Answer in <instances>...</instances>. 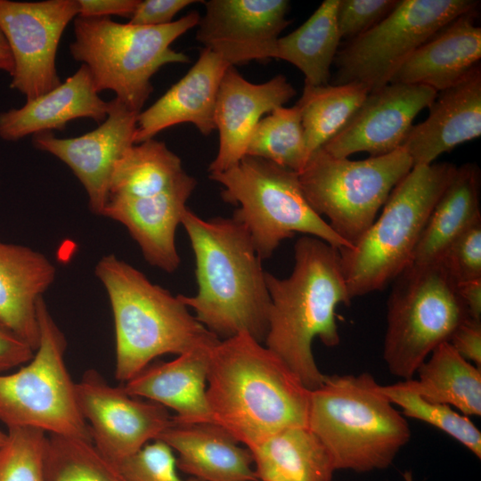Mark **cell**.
<instances>
[{
    "label": "cell",
    "mask_w": 481,
    "mask_h": 481,
    "mask_svg": "<svg viewBox=\"0 0 481 481\" xmlns=\"http://www.w3.org/2000/svg\"><path fill=\"white\" fill-rule=\"evenodd\" d=\"M207 381L214 422L249 450L283 429L307 426L311 390L247 333L213 347Z\"/></svg>",
    "instance_id": "obj_1"
},
{
    "label": "cell",
    "mask_w": 481,
    "mask_h": 481,
    "mask_svg": "<svg viewBox=\"0 0 481 481\" xmlns=\"http://www.w3.org/2000/svg\"><path fill=\"white\" fill-rule=\"evenodd\" d=\"M181 224L194 253L198 289L179 298L220 340L247 333L264 342L271 298L262 259L246 229L233 217L202 219L189 208Z\"/></svg>",
    "instance_id": "obj_2"
},
{
    "label": "cell",
    "mask_w": 481,
    "mask_h": 481,
    "mask_svg": "<svg viewBox=\"0 0 481 481\" xmlns=\"http://www.w3.org/2000/svg\"><path fill=\"white\" fill-rule=\"evenodd\" d=\"M294 257L289 277L265 273L271 308L264 343L314 390L325 375L315 363L313 341L318 338L327 346L338 345L336 310L340 304L350 305L352 298L338 249L304 235L295 243Z\"/></svg>",
    "instance_id": "obj_3"
},
{
    "label": "cell",
    "mask_w": 481,
    "mask_h": 481,
    "mask_svg": "<svg viewBox=\"0 0 481 481\" xmlns=\"http://www.w3.org/2000/svg\"><path fill=\"white\" fill-rule=\"evenodd\" d=\"M94 273L112 311L117 380L128 381L161 355L212 348L220 341L178 295L152 283L114 254L103 256Z\"/></svg>",
    "instance_id": "obj_4"
},
{
    "label": "cell",
    "mask_w": 481,
    "mask_h": 481,
    "mask_svg": "<svg viewBox=\"0 0 481 481\" xmlns=\"http://www.w3.org/2000/svg\"><path fill=\"white\" fill-rule=\"evenodd\" d=\"M307 427L335 470L359 473L389 467L411 437L405 417L368 372L325 375L310 392Z\"/></svg>",
    "instance_id": "obj_5"
},
{
    "label": "cell",
    "mask_w": 481,
    "mask_h": 481,
    "mask_svg": "<svg viewBox=\"0 0 481 481\" xmlns=\"http://www.w3.org/2000/svg\"><path fill=\"white\" fill-rule=\"evenodd\" d=\"M456 167L448 162L413 166L361 238L338 250L352 299L382 289L412 264L428 218Z\"/></svg>",
    "instance_id": "obj_6"
},
{
    "label": "cell",
    "mask_w": 481,
    "mask_h": 481,
    "mask_svg": "<svg viewBox=\"0 0 481 481\" xmlns=\"http://www.w3.org/2000/svg\"><path fill=\"white\" fill-rule=\"evenodd\" d=\"M193 11L169 24L155 27L119 23L109 17L74 19L72 57L86 65L97 92L113 91L130 110L140 113L153 91L151 77L168 63H185L189 57L170 46L198 26Z\"/></svg>",
    "instance_id": "obj_7"
},
{
    "label": "cell",
    "mask_w": 481,
    "mask_h": 481,
    "mask_svg": "<svg viewBox=\"0 0 481 481\" xmlns=\"http://www.w3.org/2000/svg\"><path fill=\"white\" fill-rule=\"evenodd\" d=\"M209 177L223 185L222 199L238 206L232 217L246 229L262 260L296 233L318 238L338 250L350 247L312 208L295 171L245 156Z\"/></svg>",
    "instance_id": "obj_8"
},
{
    "label": "cell",
    "mask_w": 481,
    "mask_h": 481,
    "mask_svg": "<svg viewBox=\"0 0 481 481\" xmlns=\"http://www.w3.org/2000/svg\"><path fill=\"white\" fill-rule=\"evenodd\" d=\"M37 320L39 342L32 358L14 372L0 373V421L7 428L92 441L65 363L67 339L44 298L37 303Z\"/></svg>",
    "instance_id": "obj_9"
},
{
    "label": "cell",
    "mask_w": 481,
    "mask_h": 481,
    "mask_svg": "<svg viewBox=\"0 0 481 481\" xmlns=\"http://www.w3.org/2000/svg\"><path fill=\"white\" fill-rule=\"evenodd\" d=\"M394 281L383 358L391 374L407 380L469 315L440 261L411 264Z\"/></svg>",
    "instance_id": "obj_10"
},
{
    "label": "cell",
    "mask_w": 481,
    "mask_h": 481,
    "mask_svg": "<svg viewBox=\"0 0 481 481\" xmlns=\"http://www.w3.org/2000/svg\"><path fill=\"white\" fill-rule=\"evenodd\" d=\"M406 151L361 160L334 157L319 149L298 173L312 208L351 247L376 219L390 192L412 168Z\"/></svg>",
    "instance_id": "obj_11"
},
{
    "label": "cell",
    "mask_w": 481,
    "mask_h": 481,
    "mask_svg": "<svg viewBox=\"0 0 481 481\" xmlns=\"http://www.w3.org/2000/svg\"><path fill=\"white\" fill-rule=\"evenodd\" d=\"M475 0H399L395 9L338 51L334 85L358 83L370 92L387 84L421 45L457 17L477 10Z\"/></svg>",
    "instance_id": "obj_12"
},
{
    "label": "cell",
    "mask_w": 481,
    "mask_h": 481,
    "mask_svg": "<svg viewBox=\"0 0 481 481\" xmlns=\"http://www.w3.org/2000/svg\"><path fill=\"white\" fill-rule=\"evenodd\" d=\"M77 15V0H0V29L14 61L11 87L27 100L61 84L55 65L57 48L64 29Z\"/></svg>",
    "instance_id": "obj_13"
},
{
    "label": "cell",
    "mask_w": 481,
    "mask_h": 481,
    "mask_svg": "<svg viewBox=\"0 0 481 481\" xmlns=\"http://www.w3.org/2000/svg\"><path fill=\"white\" fill-rule=\"evenodd\" d=\"M76 395L94 444L115 464L157 440L172 420L164 406L110 385L94 369L76 382Z\"/></svg>",
    "instance_id": "obj_14"
},
{
    "label": "cell",
    "mask_w": 481,
    "mask_h": 481,
    "mask_svg": "<svg viewBox=\"0 0 481 481\" xmlns=\"http://www.w3.org/2000/svg\"><path fill=\"white\" fill-rule=\"evenodd\" d=\"M196 39L230 66L274 58L281 32L288 26L286 0L203 2Z\"/></svg>",
    "instance_id": "obj_15"
},
{
    "label": "cell",
    "mask_w": 481,
    "mask_h": 481,
    "mask_svg": "<svg viewBox=\"0 0 481 481\" xmlns=\"http://www.w3.org/2000/svg\"><path fill=\"white\" fill-rule=\"evenodd\" d=\"M138 112L120 100L109 102L106 119L81 136L58 138L52 132L33 135V145L64 162L84 186L90 211L102 215L117 161L135 144Z\"/></svg>",
    "instance_id": "obj_16"
},
{
    "label": "cell",
    "mask_w": 481,
    "mask_h": 481,
    "mask_svg": "<svg viewBox=\"0 0 481 481\" xmlns=\"http://www.w3.org/2000/svg\"><path fill=\"white\" fill-rule=\"evenodd\" d=\"M437 93L423 86L389 83L370 92L345 126L322 148L338 158L364 151L371 157L400 148L415 117Z\"/></svg>",
    "instance_id": "obj_17"
},
{
    "label": "cell",
    "mask_w": 481,
    "mask_h": 481,
    "mask_svg": "<svg viewBox=\"0 0 481 481\" xmlns=\"http://www.w3.org/2000/svg\"><path fill=\"white\" fill-rule=\"evenodd\" d=\"M295 94V88L281 74L265 83L254 84L233 66L228 67L216 98L215 122L219 147L208 167L209 174L237 165L246 156L249 138L263 115L282 107Z\"/></svg>",
    "instance_id": "obj_18"
},
{
    "label": "cell",
    "mask_w": 481,
    "mask_h": 481,
    "mask_svg": "<svg viewBox=\"0 0 481 481\" xmlns=\"http://www.w3.org/2000/svg\"><path fill=\"white\" fill-rule=\"evenodd\" d=\"M196 185L197 181L185 174L174 186L157 195H110L101 216L124 225L150 265L173 273L180 265L176 229Z\"/></svg>",
    "instance_id": "obj_19"
},
{
    "label": "cell",
    "mask_w": 481,
    "mask_h": 481,
    "mask_svg": "<svg viewBox=\"0 0 481 481\" xmlns=\"http://www.w3.org/2000/svg\"><path fill=\"white\" fill-rule=\"evenodd\" d=\"M428 110V118L412 126L401 146L413 166L433 164L441 154L480 136V65L452 86L438 92Z\"/></svg>",
    "instance_id": "obj_20"
},
{
    "label": "cell",
    "mask_w": 481,
    "mask_h": 481,
    "mask_svg": "<svg viewBox=\"0 0 481 481\" xmlns=\"http://www.w3.org/2000/svg\"><path fill=\"white\" fill-rule=\"evenodd\" d=\"M228 67L215 53L203 48L190 70L138 114L135 144L152 139L160 131L181 123L193 124L204 135L216 130V98Z\"/></svg>",
    "instance_id": "obj_21"
},
{
    "label": "cell",
    "mask_w": 481,
    "mask_h": 481,
    "mask_svg": "<svg viewBox=\"0 0 481 481\" xmlns=\"http://www.w3.org/2000/svg\"><path fill=\"white\" fill-rule=\"evenodd\" d=\"M477 9L442 28L398 68L390 83L423 86L436 93L462 79L479 64L481 28Z\"/></svg>",
    "instance_id": "obj_22"
},
{
    "label": "cell",
    "mask_w": 481,
    "mask_h": 481,
    "mask_svg": "<svg viewBox=\"0 0 481 481\" xmlns=\"http://www.w3.org/2000/svg\"><path fill=\"white\" fill-rule=\"evenodd\" d=\"M177 453L179 470L201 481H258L250 451L214 422L171 420L159 436Z\"/></svg>",
    "instance_id": "obj_23"
},
{
    "label": "cell",
    "mask_w": 481,
    "mask_h": 481,
    "mask_svg": "<svg viewBox=\"0 0 481 481\" xmlns=\"http://www.w3.org/2000/svg\"><path fill=\"white\" fill-rule=\"evenodd\" d=\"M212 349L197 348L168 362L151 363L123 387L134 396L173 410L172 419L176 422H214L207 400Z\"/></svg>",
    "instance_id": "obj_24"
},
{
    "label": "cell",
    "mask_w": 481,
    "mask_h": 481,
    "mask_svg": "<svg viewBox=\"0 0 481 481\" xmlns=\"http://www.w3.org/2000/svg\"><path fill=\"white\" fill-rule=\"evenodd\" d=\"M104 102L95 88L88 68L81 67L58 87L31 99L19 109L0 113V137L17 141L29 135L63 130L77 118H92L102 123L108 114Z\"/></svg>",
    "instance_id": "obj_25"
},
{
    "label": "cell",
    "mask_w": 481,
    "mask_h": 481,
    "mask_svg": "<svg viewBox=\"0 0 481 481\" xmlns=\"http://www.w3.org/2000/svg\"><path fill=\"white\" fill-rule=\"evenodd\" d=\"M55 277L54 265L42 252L0 241V321L34 351L39 342L37 303Z\"/></svg>",
    "instance_id": "obj_26"
},
{
    "label": "cell",
    "mask_w": 481,
    "mask_h": 481,
    "mask_svg": "<svg viewBox=\"0 0 481 481\" xmlns=\"http://www.w3.org/2000/svg\"><path fill=\"white\" fill-rule=\"evenodd\" d=\"M479 193L478 167L472 163L457 167L428 218L412 264L438 262L447 247L481 219Z\"/></svg>",
    "instance_id": "obj_27"
},
{
    "label": "cell",
    "mask_w": 481,
    "mask_h": 481,
    "mask_svg": "<svg viewBox=\"0 0 481 481\" xmlns=\"http://www.w3.org/2000/svg\"><path fill=\"white\" fill-rule=\"evenodd\" d=\"M249 451L258 481H331L336 471L307 426L283 429Z\"/></svg>",
    "instance_id": "obj_28"
},
{
    "label": "cell",
    "mask_w": 481,
    "mask_h": 481,
    "mask_svg": "<svg viewBox=\"0 0 481 481\" xmlns=\"http://www.w3.org/2000/svg\"><path fill=\"white\" fill-rule=\"evenodd\" d=\"M418 379L400 383L424 399L481 415V369L460 355L449 342L439 345L419 367Z\"/></svg>",
    "instance_id": "obj_29"
},
{
    "label": "cell",
    "mask_w": 481,
    "mask_h": 481,
    "mask_svg": "<svg viewBox=\"0 0 481 481\" xmlns=\"http://www.w3.org/2000/svg\"><path fill=\"white\" fill-rule=\"evenodd\" d=\"M338 2L323 1L306 21L277 41L274 59L296 66L306 85L329 84L330 66L341 41L337 23Z\"/></svg>",
    "instance_id": "obj_30"
},
{
    "label": "cell",
    "mask_w": 481,
    "mask_h": 481,
    "mask_svg": "<svg viewBox=\"0 0 481 481\" xmlns=\"http://www.w3.org/2000/svg\"><path fill=\"white\" fill-rule=\"evenodd\" d=\"M185 174L180 158L163 142L152 138L132 145L117 161L109 196L157 195L174 186Z\"/></svg>",
    "instance_id": "obj_31"
},
{
    "label": "cell",
    "mask_w": 481,
    "mask_h": 481,
    "mask_svg": "<svg viewBox=\"0 0 481 481\" xmlns=\"http://www.w3.org/2000/svg\"><path fill=\"white\" fill-rule=\"evenodd\" d=\"M369 91L358 83L313 86L305 84L297 102L308 157L322 148L347 123Z\"/></svg>",
    "instance_id": "obj_32"
},
{
    "label": "cell",
    "mask_w": 481,
    "mask_h": 481,
    "mask_svg": "<svg viewBox=\"0 0 481 481\" xmlns=\"http://www.w3.org/2000/svg\"><path fill=\"white\" fill-rule=\"evenodd\" d=\"M246 156L299 173L309 157L298 108L279 107L261 118L249 138Z\"/></svg>",
    "instance_id": "obj_33"
},
{
    "label": "cell",
    "mask_w": 481,
    "mask_h": 481,
    "mask_svg": "<svg viewBox=\"0 0 481 481\" xmlns=\"http://www.w3.org/2000/svg\"><path fill=\"white\" fill-rule=\"evenodd\" d=\"M46 481H127L90 440L47 435Z\"/></svg>",
    "instance_id": "obj_34"
},
{
    "label": "cell",
    "mask_w": 481,
    "mask_h": 481,
    "mask_svg": "<svg viewBox=\"0 0 481 481\" xmlns=\"http://www.w3.org/2000/svg\"><path fill=\"white\" fill-rule=\"evenodd\" d=\"M380 389L393 404L402 409L404 417L432 425L461 444L477 458H481V432L469 417L449 405L424 399L400 381L380 385Z\"/></svg>",
    "instance_id": "obj_35"
},
{
    "label": "cell",
    "mask_w": 481,
    "mask_h": 481,
    "mask_svg": "<svg viewBox=\"0 0 481 481\" xmlns=\"http://www.w3.org/2000/svg\"><path fill=\"white\" fill-rule=\"evenodd\" d=\"M6 433L0 446V481H46L47 434L29 428H10Z\"/></svg>",
    "instance_id": "obj_36"
},
{
    "label": "cell",
    "mask_w": 481,
    "mask_h": 481,
    "mask_svg": "<svg viewBox=\"0 0 481 481\" xmlns=\"http://www.w3.org/2000/svg\"><path fill=\"white\" fill-rule=\"evenodd\" d=\"M116 465L127 481H201L182 477L173 450L158 439Z\"/></svg>",
    "instance_id": "obj_37"
},
{
    "label": "cell",
    "mask_w": 481,
    "mask_h": 481,
    "mask_svg": "<svg viewBox=\"0 0 481 481\" xmlns=\"http://www.w3.org/2000/svg\"><path fill=\"white\" fill-rule=\"evenodd\" d=\"M439 261L455 285L481 279V219L457 237Z\"/></svg>",
    "instance_id": "obj_38"
},
{
    "label": "cell",
    "mask_w": 481,
    "mask_h": 481,
    "mask_svg": "<svg viewBox=\"0 0 481 481\" xmlns=\"http://www.w3.org/2000/svg\"><path fill=\"white\" fill-rule=\"evenodd\" d=\"M399 0H339L337 23L341 38L353 39L381 21Z\"/></svg>",
    "instance_id": "obj_39"
},
{
    "label": "cell",
    "mask_w": 481,
    "mask_h": 481,
    "mask_svg": "<svg viewBox=\"0 0 481 481\" xmlns=\"http://www.w3.org/2000/svg\"><path fill=\"white\" fill-rule=\"evenodd\" d=\"M195 0H144L140 1L128 23L137 26H162L173 22V18Z\"/></svg>",
    "instance_id": "obj_40"
},
{
    "label": "cell",
    "mask_w": 481,
    "mask_h": 481,
    "mask_svg": "<svg viewBox=\"0 0 481 481\" xmlns=\"http://www.w3.org/2000/svg\"><path fill=\"white\" fill-rule=\"evenodd\" d=\"M448 342L465 360L481 369V320L465 319Z\"/></svg>",
    "instance_id": "obj_41"
},
{
    "label": "cell",
    "mask_w": 481,
    "mask_h": 481,
    "mask_svg": "<svg viewBox=\"0 0 481 481\" xmlns=\"http://www.w3.org/2000/svg\"><path fill=\"white\" fill-rule=\"evenodd\" d=\"M32 347L0 321V373L28 363Z\"/></svg>",
    "instance_id": "obj_42"
},
{
    "label": "cell",
    "mask_w": 481,
    "mask_h": 481,
    "mask_svg": "<svg viewBox=\"0 0 481 481\" xmlns=\"http://www.w3.org/2000/svg\"><path fill=\"white\" fill-rule=\"evenodd\" d=\"M81 17L118 15L130 19L139 0H77Z\"/></svg>",
    "instance_id": "obj_43"
},
{
    "label": "cell",
    "mask_w": 481,
    "mask_h": 481,
    "mask_svg": "<svg viewBox=\"0 0 481 481\" xmlns=\"http://www.w3.org/2000/svg\"><path fill=\"white\" fill-rule=\"evenodd\" d=\"M456 291L469 317L481 320V279L460 283Z\"/></svg>",
    "instance_id": "obj_44"
},
{
    "label": "cell",
    "mask_w": 481,
    "mask_h": 481,
    "mask_svg": "<svg viewBox=\"0 0 481 481\" xmlns=\"http://www.w3.org/2000/svg\"><path fill=\"white\" fill-rule=\"evenodd\" d=\"M0 70L12 76L14 71V61L7 39L0 29Z\"/></svg>",
    "instance_id": "obj_45"
},
{
    "label": "cell",
    "mask_w": 481,
    "mask_h": 481,
    "mask_svg": "<svg viewBox=\"0 0 481 481\" xmlns=\"http://www.w3.org/2000/svg\"><path fill=\"white\" fill-rule=\"evenodd\" d=\"M6 437H7V433H6V432H4V431L0 428V446L5 442Z\"/></svg>",
    "instance_id": "obj_46"
},
{
    "label": "cell",
    "mask_w": 481,
    "mask_h": 481,
    "mask_svg": "<svg viewBox=\"0 0 481 481\" xmlns=\"http://www.w3.org/2000/svg\"><path fill=\"white\" fill-rule=\"evenodd\" d=\"M404 478L406 481H412V476L409 473L404 474Z\"/></svg>",
    "instance_id": "obj_47"
}]
</instances>
